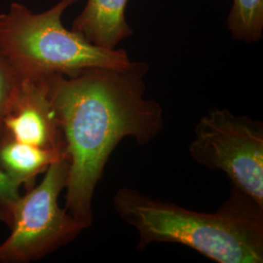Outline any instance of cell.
I'll use <instances>...</instances> for the list:
<instances>
[{
  "label": "cell",
  "instance_id": "1",
  "mask_svg": "<svg viewBox=\"0 0 263 263\" xmlns=\"http://www.w3.org/2000/svg\"><path fill=\"white\" fill-rule=\"evenodd\" d=\"M147 70L144 63H132L49 77L69 163L66 209L89 227L95 190L117 145L126 138L148 144L163 131L162 106L144 96Z\"/></svg>",
  "mask_w": 263,
  "mask_h": 263
},
{
  "label": "cell",
  "instance_id": "2",
  "mask_svg": "<svg viewBox=\"0 0 263 263\" xmlns=\"http://www.w3.org/2000/svg\"><path fill=\"white\" fill-rule=\"evenodd\" d=\"M112 205L123 221L138 231L139 250L173 243L216 262H263V207L233 185L214 213L192 211L130 187L118 189Z\"/></svg>",
  "mask_w": 263,
  "mask_h": 263
},
{
  "label": "cell",
  "instance_id": "3",
  "mask_svg": "<svg viewBox=\"0 0 263 263\" xmlns=\"http://www.w3.org/2000/svg\"><path fill=\"white\" fill-rule=\"evenodd\" d=\"M76 1L60 0L42 13L14 2L0 14V51L22 78L70 76L92 67L131 66L125 50L97 47L64 27L62 16Z\"/></svg>",
  "mask_w": 263,
  "mask_h": 263
},
{
  "label": "cell",
  "instance_id": "4",
  "mask_svg": "<svg viewBox=\"0 0 263 263\" xmlns=\"http://www.w3.org/2000/svg\"><path fill=\"white\" fill-rule=\"evenodd\" d=\"M67 157L53 163L37 186L20 197L12 210L9 237L0 244V263H28L69 243L89 226L59 205L66 189Z\"/></svg>",
  "mask_w": 263,
  "mask_h": 263
},
{
  "label": "cell",
  "instance_id": "5",
  "mask_svg": "<svg viewBox=\"0 0 263 263\" xmlns=\"http://www.w3.org/2000/svg\"><path fill=\"white\" fill-rule=\"evenodd\" d=\"M189 155L197 164L221 171L231 185L263 207V123L228 109H213L194 129Z\"/></svg>",
  "mask_w": 263,
  "mask_h": 263
},
{
  "label": "cell",
  "instance_id": "6",
  "mask_svg": "<svg viewBox=\"0 0 263 263\" xmlns=\"http://www.w3.org/2000/svg\"><path fill=\"white\" fill-rule=\"evenodd\" d=\"M49 77L23 78L0 136L66 155V146L50 95Z\"/></svg>",
  "mask_w": 263,
  "mask_h": 263
},
{
  "label": "cell",
  "instance_id": "7",
  "mask_svg": "<svg viewBox=\"0 0 263 263\" xmlns=\"http://www.w3.org/2000/svg\"><path fill=\"white\" fill-rule=\"evenodd\" d=\"M129 0H87L72 30L97 47L113 50L134 30L126 21Z\"/></svg>",
  "mask_w": 263,
  "mask_h": 263
},
{
  "label": "cell",
  "instance_id": "8",
  "mask_svg": "<svg viewBox=\"0 0 263 263\" xmlns=\"http://www.w3.org/2000/svg\"><path fill=\"white\" fill-rule=\"evenodd\" d=\"M64 157L66 155L0 136V169L27 191L34 186L39 174L45 173L53 163Z\"/></svg>",
  "mask_w": 263,
  "mask_h": 263
},
{
  "label": "cell",
  "instance_id": "9",
  "mask_svg": "<svg viewBox=\"0 0 263 263\" xmlns=\"http://www.w3.org/2000/svg\"><path fill=\"white\" fill-rule=\"evenodd\" d=\"M226 25L235 40L258 42L263 33V0H233Z\"/></svg>",
  "mask_w": 263,
  "mask_h": 263
},
{
  "label": "cell",
  "instance_id": "10",
  "mask_svg": "<svg viewBox=\"0 0 263 263\" xmlns=\"http://www.w3.org/2000/svg\"><path fill=\"white\" fill-rule=\"evenodd\" d=\"M22 80V76L0 51V128L4 116L18 93Z\"/></svg>",
  "mask_w": 263,
  "mask_h": 263
},
{
  "label": "cell",
  "instance_id": "11",
  "mask_svg": "<svg viewBox=\"0 0 263 263\" xmlns=\"http://www.w3.org/2000/svg\"><path fill=\"white\" fill-rule=\"evenodd\" d=\"M20 185L0 169V220L8 226L11 221L12 210L19 200Z\"/></svg>",
  "mask_w": 263,
  "mask_h": 263
}]
</instances>
